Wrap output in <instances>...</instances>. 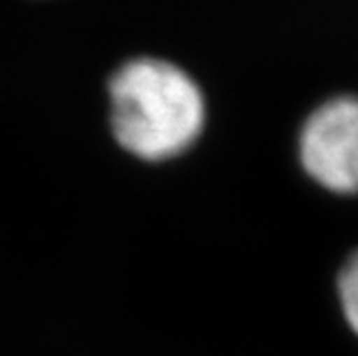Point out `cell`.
Segmentation results:
<instances>
[{"label":"cell","instance_id":"cell-1","mask_svg":"<svg viewBox=\"0 0 358 356\" xmlns=\"http://www.w3.org/2000/svg\"><path fill=\"white\" fill-rule=\"evenodd\" d=\"M111 130L141 160H166L192 146L203 127L199 86L169 60L136 58L111 77Z\"/></svg>","mask_w":358,"mask_h":356},{"label":"cell","instance_id":"cell-2","mask_svg":"<svg viewBox=\"0 0 358 356\" xmlns=\"http://www.w3.org/2000/svg\"><path fill=\"white\" fill-rule=\"evenodd\" d=\"M301 162L312 180L338 194H358V97L319 107L301 132Z\"/></svg>","mask_w":358,"mask_h":356},{"label":"cell","instance_id":"cell-3","mask_svg":"<svg viewBox=\"0 0 358 356\" xmlns=\"http://www.w3.org/2000/svg\"><path fill=\"white\" fill-rule=\"evenodd\" d=\"M335 290H338V306L342 310V317L358 338V252L349 257L345 266L340 269Z\"/></svg>","mask_w":358,"mask_h":356}]
</instances>
